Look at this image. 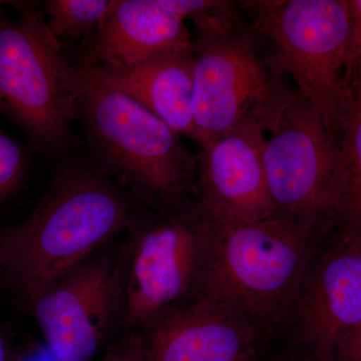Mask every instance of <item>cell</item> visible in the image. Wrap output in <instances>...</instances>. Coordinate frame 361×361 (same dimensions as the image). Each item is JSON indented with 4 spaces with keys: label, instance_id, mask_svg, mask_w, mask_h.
<instances>
[{
    "label": "cell",
    "instance_id": "20",
    "mask_svg": "<svg viewBox=\"0 0 361 361\" xmlns=\"http://www.w3.org/2000/svg\"><path fill=\"white\" fill-rule=\"evenodd\" d=\"M336 361H361V325L342 343Z\"/></svg>",
    "mask_w": 361,
    "mask_h": 361
},
{
    "label": "cell",
    "instance_id": "19",
    "mask_svg": "<svg viewBox=\"0 0 361 361\" xmlns=\"http://www.w3.org/2000/svg\"><path fill=\"white\" fill-rule=\"evenodd\" d=\"M102 361H149L142 339L130 338L121 342L106 353Z\"/></svg>",
    "mask_w": 361,
    "mask_h": 361
},
{
    "label": "cell",
    "instance_id": "17",
    "mask_svg": "<svg viewBox=\"0 0 361 361\" xmlns=\"http://www.w3.org/2000/svg\"><path fill=\"white\" fill-rule=\"evenodd\" d=\"M27 151L25 147L0 130V203L20 188L27 169Z\"/></svg>",
    "mask_w": 361,
    "mask_h": 361
},
{
    "label": "cell",
    "instance_id": "22",
    "mask_svg": "<svg viewBox=\"0 0 361 361\" xmlns=\"http://www.w3.org/2000/svg\"><path fill=\"white\" fill-rule=\"evenodd\" d=\"M0 361H8L6 342H4L1 336H0Z\"/></svg>",
    "mask_w": 361,
    "mask_h": 361
},
{
    "label": "cell",
    "instance_id": "11",
    "mask_svg": "<svg viewBox=\"0 0 361 361\" xmlns=\"http://www.w3.org/2000/svg\"><path fill=\"white\" fill-rule=\"evenodd\" d=\"M298 294L303 341L320 360H336L361 325V237L338 226L313 259Z\"/></svg>",
    "mask_w": 361,
    "mask_h": 361
},
{
    "label": "cell",
    "instance_id": "8",
    "mask_svg": "<svg viewBox=\"0 0 361 361\" xmlns=\"http://www.w3.org/2000/svg\"><path fill=\"white\" fill-rule=\"evenodd\" d=\"M137 220L134 249L120 286L126 322L134 326L155 319L201 281L209 239L208 223L197 206Z\"/></svg>",
    "mask_w": 361,
    "mask_h": 361
},
{
    "label": "cell",
    "instance_id": "14",
    "mask_svg": "<svg viewBox=\"0 0 361 361\" xmlns=\"http://www.w3.org/2000/svg\"><path fill=\"white\" fill-rule=\"evenodd\" d=\"M89 68V66H87ZM193 47L128 68H90L180 135L197 142Z\"/></svg>",
    "mask_w": 361,
    "mask_h": 361
},
{
    "label": "cell",
    "instance_id": "3",
    "mask_svg": "<svg viewBox=\"0 0 361 361\" xmlns=\"http://www.w3.org/2000/svg\"><path fill=\"white\" fill-rule=\"evenodd\" d=\"M87 70L75 120L90 161L147 201L174 203L195 191L198 155L141 104Z\"/></svg>",
    "mask_w": 361,
    "mask_h": 361
},
{
    "label": "cell",
    "instance_id": "6",
    "mask_svg": "<svg viewBox=\"0 0 361 361\" xmlns=\"http://www.w3.org/2000/svg\"><path fill=\"white\" fill-rule=\"evenodd\" d=\"M241 4L276 47L271 71L291 75L296 94L337 137L350 35L348 0Z\"/></svg>",
    "mask_w": 361,
    "mask_h": 361
},
{
    "label": "cell",
    "instance_id": "15",
    "mask_svg": "<svg viewBox=\"0 0 361 361\" xmlns=\"http://www.w3.org/2000/svg\"><path fill=\"white\" fill-rule=\"evenodd\" d=\"M337 141L344 173L341 226L361 237V65L344 80Z\"/></svg>",
    "mask_w": 361,
    "mask_h": 361
},
{
    "label": "cell",
    "instance_id": "7",
    "mask_svg": "<svg viewBox=\"0 0 361 361\" xmlns=\"http://www.w3.org/2000/svg\"><path fill=\"white\" fill-rule=\"evenodd\" d=\"M262 159L277 215L325 234L341 225L344 173L338 141L296 92L265 133Z\"/></svg>",
    "mask_w": 361,
    "mask_h": 361
},
{
    "label": "cell",
    "instance_id": "5",
    "mask_svg": "<svg viewBox=\"0 0 361 361\" xmlns=\"http://www.w3.org/2000/svg\"><path fill=\"white\" fill-rule=\"evenodd\" d=\"M193 114L199 146L240 128L267 132L291 94L259 58L239 14L194 21Z\"/></svg>",
    "mask_w": 361,
    "mask_h": 361
},
{
    "label": "cell",
    "instance_id": "13",
    "mask_svg": "<svg viewBox=\"0 0 361 361\" xmlns=\"http://www.w3.org/2000/svg\"><path fill=\"white\" fill-rule=\"evenodd\" d=\"M252 323L230 306L202 297L161 318L142 341L149 361H246L255 344Z\"/></svg>",
    "mask_w": 361,
    "mask_h": 361
},
{
    "label": "cell",
    "instance_id": "1",
    "mask_svg": "<svg viewBox=\"0 0 361 361\" xmlns=\"http://www.w3.org/2000/svg\"><path fill=\"white\" fill-rule=\"evenodd\" d=\"M135 206L89 157L61 166L30 217L8 229L4 276L25 303L84 264L130 226Z\"/></svg>",
    "mask_w": 361,
    "mask_h": 361
},
{
    "label": "cell",
    "instance_id": "10",
    "mask_svg": "<svg viewBox=\"0 0 361 361\" xmlns=\"http://www.w3.org/2000/svg\"><path fill=\"white\" fill-rule=\"evenodd\" d=\"M265 130L240 128L201 145L195 192L211 225L239 224L277 215L263 167Z\"/></svg>",
    "mask_w": 361,
    "mask_h": 361
},
{
    "label": "cell",
    "instance_id": "21",
    "mask_svg": "<svg viewBox=\"0 0 361 361\" xmlns=\"http://www.w3.org/2000/svg\"><path fill=\"white\" fill-rule=\"evenodd\" d=\"M7 248H8V229L0 231V278L4 275Z\"/></svg>",
    "mask_w": 361,
    "mask_h": 361
},
{
    "label": "cell",
    "instance_id": "2",
    "mask_svg": "<svg viewBox=\"0 0 361 361\" xmlns=\"http://www.w3.org/2000/svg\"><path fill=\"white\" fill-rule=\"evenodd\" d=\"M18 18L0 7V116L20 128L37 153L68 157L71 122L89 70L49 30L42 2L21 1Z\"/></svg>",
    "mask_w": 361,
    "mask_h": 361
},
{
    "label": "cell",
    "instance_id": "12",
    "mask_svg": "<svg viewBox=\"0 0 361 361\" xmlns=\"http://www.w3.org/2000/svg\"><path fill=\"white\" fill-rule=\"evenodd\" d=\"M185 0H116L75 58L89 68H128L193 47Z\"/></svg>",
    "mask_w": 361,
    "mask_h": 361
},
{
    "label": "cell",
    "instance_id": "4",
    "mask_svg": "<svg viewBox=\"0 0 361 361\" xmlns=\"http://www.w3.org/2000/svg\"><path fill=\"white\" fill-rule=\"evenodd\" d=\"M208 226L203 297L230 306L252 322L275 314L296 298L315 246L330 234L279 215Z\"/></svg>",
    "mask_w": 361,
    "mask_h": 361
},
{
    "label": "cell",
    "instance_id": "18",
    "mask_svg": "<svg viewBox=\"0 0 361 361\" xmlns=\"http://www.w3.org/2000/svg\"><path fill=\"white\" fill-rule=\"evenodd\" d=\"M350 11L348 59L344 80L361 65V0H348Z\"/></svg>",
    "mask_w": 361,
    "mask_h": 361
},
{
    "label": "cell",
    "instance_id": "23",
    "mask_svg": "<svg viewBox=\"0 0 361 361\" xmlns=\"http://www.w3.org/2000/svg\"><path fill=\"white\" fill-rule=\"evenodd\" d=\"M20 1H0V7L4 6H11L16 8Z\"/></svg>",
    "mask_w": 361,
    "mask_h": 361
},
{
    "label": "cell",
    "instance_id": "16",
    "mask_svg": "<svg viewBox=\"0 0 361 361\" xmlns=\"http://www.w3.org/2000/svg\"><path fill=\"white\" fill-rule=\"evenodd\" d=\"M116 0H45V20L52 35L63 44L87 42L106 18Z\"/></svg>",
    "mask_w": 361,
    "mask_h": 361
},
{
    "label": "cell",
    "instance_id": "9",
    "mask_svg": "<svg viewBox=\"0 0 361 361\" xmlns=\"http://www.w3.org/2000/svg\"><path fill=\"white\" fill-rule=\"evenodd\" d=\"M120 279L113 259L92 257L40 294L32 307L58 361H90L108 334Z\"/></svg>",
    "mask_w": 361,
    "mask_h": 361
}]
</instances>
